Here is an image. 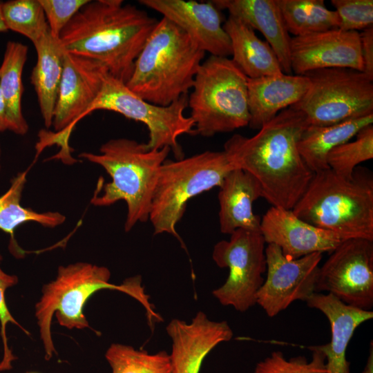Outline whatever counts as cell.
Instances as JSON below:
<instances>
[{
    "mask_svg": "<svg viewBox=\"0 0 373 373\" xmlns=\"http://www.w3.org/2000/svg\"><path fill=\"white\" fill-rule=\"evenodd\" d=\"M308 125L304 114L290 106L254 136L235 134L224 143V151L231 164L258 181L262 198L272 207L292 209L313 177L298 150Z\"/></svg>",
    "mask_w": 373,
    "mask_h": 373,
    "instance_id": "1",
    "label": "cell"
},
{
    "mask_svg": "<svg viewBox=\"0 0 373 373\" xmlns=\"http://www.w3.org/2000/svg\"><path fill=\"white\" fill-rule=\"evenodd\" d=\"M122 0L89 1L60 34L64 50L93 59L126 83L135 60L157 22Z\"/></svg>",
    "mask_w": 373,
    "mask_h": 373,
    "instance_id": "2",
    "label": "cell"
},
{
    "mask_svg": "<svg viewBox=\"0 0 373 373\" xmlns=\"http://www.w3.org/2000/svg\"><path fill=\"white\" fill-rule=\"evenodd\" d=\"M204 56L183 30L162 17L137 56L126 85L150 103L169 106L192 88Z\"/></svg>",
    "mask_w": 373,
    "mask_h": 373,
    "instance_id": "3",
    "label": "cell"
},
{
    "mask_svg": "<svg viewBox=\"0 0 373 373\" xmlns=\"http://www.w3.org/2000/svg\"><path fill=\"white\" fill-rule=\"evenodd\" d=\"M171 151L169 147L149 150L146 143L128 138L111 139L99 153L83 152L79 157L103 167L111 181L99 180L90 203L110 206L119 200L127 205L124 230L149 220L153 191L160 169Z\"/></svg>",
    "mask_w": 373,
    "mask_h": 373,
    "instance_id": "4",
    "label": "cell"
},
{
    "mask_svg": "<svg viewBox=\"0 0 373 373\" xmlns=\"http://www.w3.org/2000/svg\"><path fill=\"white\" fill-rule=\"evenodd\" d=\"M291 210L301 220L334 232L343 240L373 241L372 175L358 166L351 179L329 168L314 173Z\"/></svg>",
    "mask_w": 373,
    "mask_h": 373,
    "instance_id": "5",
    "label": "cell"
},
{
    "mask_svg": "<svg viewBox=\"0 0 373 373\" xmlns=\"http://www.w3.org/2000/svg\"><path fill=\"white\" fill-rule=\"evenodd\" d=\"M110 278L107 267L80 262L60 266L56 278L44 285L41 296L35 305V317L46 361L56 353L50 329L52 316L55 314L59 325L68 329L89 327L83 309L88 298L99 290L116 289L126 293L143 305L150 321L160 319L149 302L140 276L129 278L119 285L111 283Z\"/></svg>",
    "mask_w": 373,
    "mask_h": 373,
    "instance_id": "6",
    "label": "cell"
},
{
    "mask_svg": "<svg viewBox=\"0 0 373 373\" xmlns=\"http://www.w3.org/2000/svg\"><path fill=\"white\" fill-rule=\"evenodd\" d=\"M248 77L231 59L203 61L188 97L194 133L211 137L249 125Z\"/></svg>",
    "mask_w": 373,
    "mask_h": 373,
    "instance_id": "7",
    "label": "cell"
},
{
    "mask_svg": "<svg viewBox=\"0 0 373 373\" xmlns=\"http://www.w3.org/2000/svg\"><path fill=\"white\" fill-rule=\"evenodd\" d=\"M233 169L224 151H207L175 161L166 160L160 169L149 213L154 235L171 234L183 245L176 225L187 202L203 192L220 187Z\"/></svg>",
    "mask_w": 373,
    "mask_h": 373,
    "instance_id": "8",
    "label": "cell"
},
{
    "mask_svg": "<svg viewBox=\"0 0 373 373\" xmlns=\"http://www.w3.org/2000/svg\"><path fill=\"white\" fill-rule=\"evenodd\" d=\"M309 86L291 106L309 125L328 126L373 114V79L347 68H328L304 74Z\"/></svg>",
    "mask_w": 373,
    "mask_h": 373,
    "instance_id": "9",
    "label": "cell"
},
{
    "mask_svg": "<svg viewBox=\"0 0 373 373\" xmlns=\"http://www.w3.org/2000/svg\"><path fill=\"white\" fill-rule=\"evenodd\" d=\"M187 106V95L166 106L150 103L108 73L98 95L86 110L83 118L95 111L106 110L142 122L149 131V137L146 143L148 149L169 147L179 160L183 158L179 137L194 133L193 120L184 113Z\"/></svg>",
    "mask_w": 373,
    "mask_h": 373,
    "instance_id": "10",
    "label": "cell"
},
{
    "mask_svg": "<svg viewBox=\"0 0 373 373\" xmlns=\"http://www.w3.org/2000/svg\"><path fill=\"white\" fill-rule=\"evenodd\" d=\"M107 69L93 59L65 51L62 77L54 111V131H41L37 144V153L52 144L60 147L53 157L66 164L76 162L70 155L69 140L76 124L98 95Z\"/></svg>",
    "mask_w": 373,
    "mask_h": 373,
    "instance_id": "11",
    "label": "cell"
},
{
    "mask_svg": "<svg viewBox=\"0 0 373 373\" xmlns=\"http://www.w3.org/2000/svg\"><path fill=\"white\" fill-rule=\"evenodd\" d=\"M265 241L260 231L236 229L228 240L213 247L212 258L220 268H228L225 283L212 291L224 306L244 312L256 305L257 294L267 271Z\"/></svg>",
    "mask_w": 373,
    "mask_h": 373,
    "instance_id": "12",
    "label": "cell"
},
{
    "mask_svg": "<svg viewBox=\"0 0 373 373\" xmlns=\"http://www.w3.org/2000/svg\"><path fill=\"white\" fill-rule=\"evenodd\" d=\"M330 294L364 310L373 306V241H343L319 267L316 292Z\"/></svg>",
    "mask_w": 373,
    "mask_h": 373,
    "instance_id": "13",
    "label": "cell"
},
{
    "mask_svg": "<svg viewBox=\"0 0 373 373\" xmlns=\"http://www.w3.org/2000/svg\"><path fill=\"white\" fill-rule=\"evenodd\" d=\"M266 277L257 294L256 304L274 317L296 300L307 301L316 292L323 254L314 253L291 260L278 247H265Z\"/></svg>",
    "mask_w": 373,
    "mask_h": 373,
    "instance_id": "14",
    "label": "cell"
},
{
    "mask_svg": "<svg viewBox=\"0 0 373 373\" xmlns=\"http://www.w3.org/2000/svg\"><path fill=\"white\" fill-rule=\"evenodd\" d=\"M290 62L298 75L328 68L363 72L359 32L336 28L291 37Z\"/></svg>",
    "mask_w": 373,
    "mask_h": 373,
    "instance_id": "15",
    "label": "cell"
},
{
    "mask_svg": "<svg viewBox=\"0 0 373 373\" xmlns=\"http://www.w3.org/2000/svg\"><path fill=\"white\" fill-rule=\"evenodd\" d=\"M139 2L180 27L205 53L223 57L231 55V41L223 28V15L212 1L140 0Z\"/></svg>",
    "mask_w": 373,
    "mask_h": 373,
    "instance_id": "16",
    "label": "cell"
},
{
    "mask_svg": "<svg viewBox=\"0 0 373 373\" xmlns=\"http://www.w3.org/2000/svg\"><path fill=\"white\" fill-rule=\"evenodd\" d=\"M265 243L278 247L294 260L314 253H332L343 241L338 235L301 220L291 209L272 207L260 220Z\"/></svg>",
    "mask_w": 373,
    "mask_h": 373,
    "instance_id": "17",
    "label": "cell"
},
{
    "mask_svg": "<svg viewBox=\"0 0 373 373\" xmlns=\"http://www.w3.org/2000/svg\"><path fill=\"white\" fill-rule=\"evenodd\" d=\"M166 329L172 341L173 373H200L207 355L233 336L226 321H211L202 312H198L189 323L173 319Z\"/></svg>",
    "mask_w": 373,
    "mask_h": 373,
    "instance_id": "18",
    "label": "cell"
},
{
    "mask_svg": "<svg viewBox=\"0 0 373 373\" xmlns=\"http://www.w3.org/2000/svg\"><path fill=\"white\" fill-rule=\"evenodd\" d=\"M306 303L321 312L330 325L329 343L317 345L325 356L328 373H350L346 358L348 344L356 328L373 318V312L348 305L330 294L321 292L314 293Z\"/></svg>",
    "mask_w": 373,
    "mask_h": 373,
    "instance_id": "19",
    "label": "cell"
},
{
    "mask_svg": "<svg viewBox=\"0 0 373 373\" xmlns=\"http://www.w3.org/2000/svg\"><path fill=\"white\" fill-rule=\"evenodd\" d=\"M309 80L305 75L281 73L247 80L249 126L260 129L280 111L298 102Z\"/></svg>",
    "mask_w": 373,
    "mask_h": 373,
    "instance_id": "20",
    "label": "cell"
},
{
    "mask_svg": "<svg viewBox=\"0 0 373 373\" xmlns=\"http://www.w3.org/2000/svg\"><path fill=\"white\" fill-rule=\"evenodd\" d=\"M220 10L237 17L265 37L280 64L283 73H292L289 36L277 0H213Z\"/></svg>",
    "mask_w": 373,
    "mask_h": 373,
    "instance_id": "21",
    "label": "cell"
},
{
    "mask_svg": "<svg viewBox=\"0 0 373 373\" xmlns=\"http://www.w3.org/2000/svg\"><path fill=\"white\" fill-rule=\"evenodd\" d=\"M262 195L251 175L238 168L229 172L218 195L220 231L229 235L239 229L260 231L261 219L254 213L253 203Z\"/></svg>",
    "mask_w": 373,
    "mask_h": 373,
    "instance_id": "22",
    "label": "cell"
},
{
    "mask_svg": "<svg viewBox=\"0 0 373 373\" xmlns=\"http://www.w3.org/2000/svg\"><path fill=\"white\" fill-rule=\"evenodd\" d=\"M231 44V60L250 79L283 73L274 51L254 30L229 15L223 23Z\"/></svg>",
    "mask_w": 373,
    "mask_h": 373,
    "instance_id": "23",
    "label": "cell"
},
{
    "mask_svg": "<svg viewBox=\"0 0 373 373\" xmlns=\"http://www.w3.org/2000/svg\"><path fill=\"white\" fill-rule=\"evenodd\" d=\"M37 59L30 80L36 92L41 115L46 128L52 124L60 82L65 50L60 39L49 31L34 44Z\"/></svg>",
    "mask_w": 373,
    "mask_h": 373,
    "instance_id": "24",
    "label": "cell"
},
{
    "mask_svg": "<svg viewBox=\"0 0 373 373\" xmlns=\"http://www.w3.org/2000/svg\"><path fill=\"white\" fill-rule=\"evenodd\" d=\"M373 123V114L328 126L308 125L298 142V152L314 173L327 169L328 153Z\"/></svg>",
    "mask_w": 373,
    "mask_h": 373,
    "instance_id": "25",
    "label": "cell"
},
{
    "mask_svg": "<svg viewBox=\"0 0 373 373\" xmlns=\"http://www.w3.org/2000/svg\"><path fill=\"white\" fill-rule=\"evenodd\" d=\"M28 50V46L20 42L8 41L0 66V88L5 104L8 131L19 135L28 131L21 106L22 73Z\"/></svg>",
    "mask_w": 373,
    "mask_h": 373,
    "instance_id": "26",
    "label": "cell"
},
{
    "mask_svg": "<svg viewBox=\"0 0 373 373\" xmlns=\"http://www.w3.org/2000/svg\"><path fill=\"white\" fill-rule=\"evenodd\" d=\"M28 171L19 173L11 180L9 189L0 196V229L10 234L12 250L17 252L15 240L16 228L27 222H35L49 228L63 224L66 217L57 211L37 212L21 204ZM18 253V252H17Z\"/></svg>",
    "mask_w": 373,
    "mask_h": 373,
    "instance_id": "27",
    "label": "cell"
},
{
    "mask_svg": "<svg viewBox=\"0 0 373 373\" xmlns=\"http://www.w3.org/2000/svg\"><path fill=\"white\" fill-rule=\"evenodd\" d=\"M286 28L294 37L338 28L335 10L323 0H277Z\"/></svg>",
    "mask_w": 373,
    "mask_h": 373,
    "instance_id": "28",
    "label": "cell"
},
{
    "mask_svg": "<svg viewBox=\"0 0 373 373\" xmlns=\"http://www.w3.org/2000/svg\"><path fill=\"white\" fill-rule=\"evenodd\" d=\"M105 358L112 373H173L170 354L164 350L150 354L130 345L112 343Z\"/></svg>",
    "mask_w": 373,
    "mask_h": 373,
    "instance_id": "29",
    "label": "cell"
},
{
    "mask_svg": "<svg viewBox=\"0 0 373 373\" xmlns=\"http://www.w3.org/2000/svg\"><path fill=\"white\" fill-rule=\"evenodd\" d=\"M2 15L8 30H11L35 44L49 31L38 0H10L2 3Z\"/></svg>",
    "mask_w": 373,
    "mask_h": 373,
    "instance_id": "30",
    "label": "cell"
},
{
    "mask_svg": "<svg viewBox=\"0 0 373 373\" xmlns=\"http://www.w3.org/2000/svg\"><path fill=\"white\" fill-rule=\"evenodd\" d=\"M354 141H348L334 148L328 153L329 168L336 174L351 179L358 165L373 158V126L362 128Z\"/></svg>",
    "mask_w": 373,
    "mask_h": 373,
    "instance_id": "31",
    "label": "cell"
},
{
    "mask_svg": "<svg viewBox=\"0 0 373 373\" xmlns=\"http://www.w3.org/2000/svg\"><path fill=\"white\" fill-rule=\"evenodd\" d=\"M309 349L312 352L310 361L304 356L287 359L282 352H272L256 364L252 373H328L323 352L317 345Z\"/></svg>",
    "mask_w": 373,
    "mask_h": 373,
    "instance_id": "32",
    "label": "cell"
},
{
    "mask_svg": "<svg viewBox=\"0 0 373 373\" xmlns=\"http://www.w3.org/2000/svg\"><path fill=\"white\" fill-rule=\"evenodd\" d=\"M331 3L339 17L338 29L358 32L373 26L372 0H332Z\"/></svg>",
    "mask_w": 373,
    "mask_h": 373,
    "instance_id": "33",
    "label": "cell"
},
{
    "mask_svg": "<svg viewBox=\"0 0 373 373\" xmlns=\"http://www.w3.org/2000/svg\"><path fill=\"white\" fill-rule=\"evenodd\" d=\"M3 258L0 254V262ZM19 282L17 276L6 273L0 266V324L1 336L3 342V354L0 361V372L12 369V362L17 359L8 346V337L6 334V327L8 323H12L19 327L26 334H30L15 319L9 311L6 301V291L8 288L16 285Z\"/></svg>",
    "mask_w": 373,
    "mask_h": 373,
    "instance_id": "34",
    "label": "cell"
},
{
    "mask_svg": "<svg viewBox=\"0 0 373 373\" xmlns=\"http://www.w3.org/2000/svg\"><path fill=\"white\" fill-rule=\"evenodd\" d=\"M41 6L50 34H60L76 13L90 0H38Z\"/></svg>",
    "mask_w": 373,
    "mask_h": 373,
    "instance_id": "35",
    "label": "cell"
},
{
    "mask_svg": "<svg viewBox=\"0 0 373 373\" xmlns=\"http://www.w3.org/2000/svg\"><path fill=\"white\" fill-rule=\"evenodd\" d=\"M363 73L373 79V26L359 32Z\"/></svg>",
    "mask_w": 373,
    "mask_h": 373,
    "instance_id": "36",
    "label": "cell"
},
{
    "mask_svg": "<svg viewBox=\"0 0 373 373\" xmlns=\"http://www.w3.org/2000/svg\"><path fill=\"white\" fill-rule=\"evenodd\" d=\"M8 131L5 104L0 88V133Z\"/></svg>",
    "mask_w": 373,
    "mask_h": 373,
    "instance_id": "37",
    "label": "cell"
},
{
    "mask_svg": "<svg viewBox=\"0 0 373 373\" xmlns=\"http://www.w3.org/2000/svg\"><path fill=\"white\" fill-rule=\"evenodd\" d=\"M362 373H373V343H370V354L367 361L366 365Z\"/></svg>",
    "mask_w": 373,
    "mask_h": 373,
    "instance_id": "38",
    "label": "cell"
},
{
    "mask_svg": "<svg viewBox=\"0 0 373 373\" xmlns=\"http://www.w3.org/2000/svg\"><path fill=\"white\" fill-rule=\"evenodd\" d=\"M2 3L3 2L0 1V32L8 31L2 15Z\"/></svg>",
    "mask_w": 373,
    "mask_h": 373,
    "instance_id": "39",
    "label": "cell"
},
{
    "mask_svg": "<svg viewBox=\"0 0 373 373\" xmlns=\"http://www.w3.org/2000/svg\"><path fill=\"white\" fill-rule=\"evenodd\" d=\"M1 155H2V151H1V148L0 145V169L1 168Z\"/></svg>",
    "mask_w": 373,
    "mask_h": 373,
    "instance_id": "40",
    "label": "cell"
},
{
    "mask_svg": "<svg viewBox=\"0 0 373 373\" xmlns=\"http://www.w3.org/2000/svg\"><path fill=\"white\" fill-rule=\"evenodd\" d=\"M27 373H37V372H27Z\"/></svg>",
    "mask_w": 373,
    "mask_h": 373,
    "instance_id": "41",
    "label": "cell"
}]
</instances>
